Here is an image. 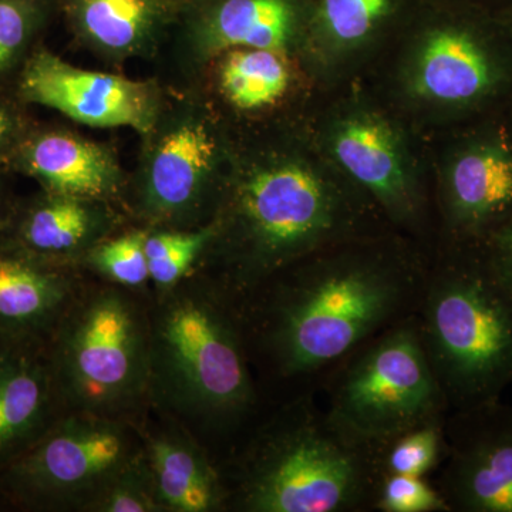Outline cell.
<instances>
[{"mask_svg": "<svg viewBox=\"0 0 512 512\" xmlns=\"http://www.w3.org/2000/svg\"><path fill=\"white\" fill-rule=\"evenodd\" d=\"M421 133L510 109L512 23L457 0H417L362 77Z\"/></svg>", "mask_w": 512, "mask_h": 512, "instance_id": "cell-3", "label": "cell"}, {"mask_svg": "<svg viewBox=\"0 0 512 512\" xmlns=\"http://www.w3.org/2000/svg\"><path fill=\"white\" fill-rule=\"evenodd\" d=\"M306 123L323 154L387 224L433 252L437 224L426 134L362 80L320 90Z\"/></svg>", "mask_w": 512, "mask_h": 512, "instance_id": "cell-7", "label": "cell"}, {"mask_svg": "<svg viewBox=\"0 0 512 512\" xmlns=\"http://www.w3.org/2000/svg\"><path fill=\"white\" fill-rule=\"evenodd\" d=\"M144 137L123 208L144 228L194 229L210 224L234 150V128L207 94L165 100Z\"/></svg>", "mask_w": 512, "mask_h": 512, "instance_id": "cell-9", "label": "cell"}, {"mask_svg": "<svg viewBox=\"0 0 512 512\" xmlns=\"http://www.w3.org/2000/svg\"><path fill=\"white\" fill-rule=\"evenodd\" d=\"M146 254L153 295H163L197 274L214 237V224L194 229L147 228Z\"/></svg>", "mask_w": 512, "mask_h": 512, "instance_id": "cell-24", "label": "cell"}, {"mask_svg": "<svg viewBox=\"0 0 512 512\" xmlns=\"http://www.w3.org/2000/svg\"><path fill=\"white\" fill-rule=\"evenodd\" d=\"M313 393L293 397L249 434L224 471L228 510L373 511L379 454L348 439Z\"/></svg>", "mask_w": 512, "mask_h": 512, "instance_id": "cell-5", "label": "cell"}, {"mask_svg": "<svg viewBox=\"0 0 512 512\" xmlns=\"http://www.w3.org/2000/svg\"><path fill=\"white\" fill-rule=\"evenodd\" d=\"M15 94L23 104L59 111L84 126L128 127L141 136L167 100L157 83L82 69L45 47L32 50L20 67Z\"/></svg>", "mask_w": 512, "mask_h": 512, "instance_id": "cell-13", "label": "cell"}, {"mask_svg": "<svg viewBox=\"0 0 512 512\" xmlns=\"http://www.w3.org/2000/svg\"><path fill=\"white\" fill-rule=\"evenodd\" d=\"M457 2L471 3V5L483 6V8L493 9L497 12V0H457Z\"/></svg>", "mask_w": 512, "mask_h": 512, "instance_id": "cell-33", "label": "cell"}, {"mask_svg": "<svg viewBox=\"0 0 512 512\" xmlns=\"http://www.w3.org/2000/svg\"><path fill=\"white\" fill-rule=\"evenodd\" d=\"M64 413L47 345L0 343V468Z\"/></svg>", "mask_w": 512, "mask_h": 512, "instance_id": "cell-21", "label": "cell"}, {"mask_svg": "<svg viewBox=\"0 0 512 512\" xmlns=\"http://www.w3.org/2000/svg\"><path fill=\"white\" fill-rule=\"evenodd\" d=\"M171 420V419H170ZM137 424L158 503L163 512L228 510L224 471L183 424Z\"/></svg>", "mask_w": 512, "mask_h": 512, "instance_id": "cell-22", "label": "cell"}, {"mask_svg": "<svg viewBox=\"0 0 512 512\" xmlns=\"http://www.w3.org/2000/svg\"><path fill=\"white\" fill-rule=\"evenodd\" d=\"M510 113H511V116H512V103H511V106H510Z\"/></svg>", "mask_w": 512, "mask_h": 512, "instance_id": "cell-36", "label": "cell"}, {"mask_svg": "<svg viewBox=\"0 0 512 512\" xmlns=\"http://www.w3.org/2000/svg\"><path fill=\"white\" fill-rule=\"evenodd\" d=\"M141 447L136 421L66 412L0 468V497L19 510L87 512Z\"/></svg>", "mask_w": 512, "mask_h": 512, "instance_id": "cell-11", "label": "cell"}, {"mask_svg": "<svg viewBox=\"0 0 512 512\" xmlns=\"http://www.w3.org/2000/svg\"><path fill=\"white\" fill-rule=\"evenodd\" d=\"M498 13H500V15L503 16V18L507 19L508 22L512 23V3L510 6H507V8L503 10H500V12Z\"/></svg>", "mask_w": 512, "mask_h": 512, "instance_id": "cell-34", "label": "cell"}, {"mask_svg": "<svg viewBox=\"0 0 512 512\" xmlns=\"http://www.w3.org/2000/svg\"><path fill=\"white\" fill-rule=\"evenodd\" d=\"M74 36L111 62L148 56L170 26L178 8L168 0H60Z\"/></svg>", "mask_w": 512, "mask_h": 512, "instance_id": "cell-23", "label": "cell"}, {"mask_svg": "<svg viewBox=\"0 0 512 512\" xmlns=\"http://www.w3.org/2000/svg\"><path fill=\"white\" fill-rule=\"evenodd\" d=\"M87 512H163L144 458L143 447L140 454L94 498Z\"/></svg>", "mask_w": 512, "mask_h": 512, "instance_id": "cell-28", "label": "cell"}, {"mask_svg": "<svg viewBox=\"0 0 512 512\" xmlns=\"http://www.w3.org/2000/svg\"><path fill=\"white\" fill-rule=\"evenodd\" d=\"M414 315L450 412L501 399L512 384V288L480 244L434 248Z\"/></svg>", "mask_w": 512, "mask_h": 512, "instance_id": "cell-6", "label": "cell"}, {"mask_svg": "<svg viewBox=\"0 0 512 512\" xmlns=\"http://www.w3.org/2000/svg\"><path fill=\"white\" fill-rule=\"evenodd\" d=\"M447 454L431 481L450 512H512V407L451 410Z\"/></svg>", "mask_w": 512, "mask_h": 512, "instance_id": "cell-15", "label": "cell"}, {"mask_svg": "<svg viewBox=\"0 0 512 512\" xmlns=\"http://www.w3.org/2000/svg\"><path fill=\"white\" fill-rule=\"evenodd\" d=\"M22 106L18 97L0 93V171H9L13 154L33 128Z\"/></svg>", "mask_w": 512, "mask_h": 512, "instance_id": "cell-30", "label": "cell"}, {"mask_svg": "<svg viewBox=\"0 0 512 512\" xmlns=\"http://www.w3.org/2000/svg\"><path fill=\"white\" fill-rule=\"evenodd\" d=\"M247 333L237 303L194 274L150 303L148 404L201 434L229 437L258 410Z\"/></svg>", "mask_w": 512, "mask_h": 512, "instance_id": "cell-4", "label": "cell"}, {"mask_svg": "<svg viewBox=\"0 0 512 512\" xmlns=\"http://www.w3.org/2000/svg\"><path fill=\"white\" fill-rule=\"evenodd\" d=\"M444 426L446 420L433 421L390 440L379 453L382 474L429 477L436 473L447 454Z\"/></svg>", "mask_w": 512, "mask_h": 512, "instance_id": "cell-26", "label": "cell"}, {"mask_svg": "<svg viewBox=\"0 0 512 512\" xmlns=\"http://www.w3.org/2000/svg\"><path fill=\"white\" fill-rule=\"evenodd\" d=\"M320 382L329 419L348 439L377 454L399 434L446 420L450 412L416 315L366 340Z\"/></svg>", "mask_w": 512, "mask_h": 512, "instance_id": "cell-10", "label": "cell"}, {"mask_svg": "<svg viewBox=\"0 0 512 512\" xmlns=\"http://www.w3.org/2000/svg\"><path fill=\"white\" fill-rule=\"evenodd\" d=\"M417 0H313L302 62L320 89L365 76Z\"/></svg>", "mask_w": 512, "mask_h": 512, "instance_id": "cell-17", "label": "cell"}, {"mask_svg": "<svg viewBox=\"0 0 512 512\" xmlns=\"http://www.w3.org/2000/svg\"><path fill=\"white\" fill-rule=\"evenodd\" d=\"M312 8L313 0H187L175 23L185 56L200 74L212 57L235 47L279 50L301 59Z\"/></svg>", "mask_w": 512, "mask_h": 512, "instance_id": "cell-16", "label": "cell"}, {"mask_svg": "<svg viewBox=\"0 0 512 512\" xmlns=\"http://www.w3.org/2000/svg\"><path fill=\"white\" fill-rule=\"evenodd\" d=\"M373 511L450 512L439 490L427 477L382 474Z\"/></svg>", "mask_w": 512, "mask_h": 512, "instance_id": "cell-29", "label": "cell"}, {"mask_svg": "<svg viewBox=\"0 0 512 512\" xmlns=\"http://www.w3.org/2000/svg\"><path fill=\"white\" fill-rule=\"evenodd\" d=\"M147 231L140 225L121 229L84 256L80 268L97 281L146 295L151 286Z\"/></svg>", "mask_w": 512, "mask_h": 512, "instance_id": "cell-25", "label": "cell"}, {"mask_svg": "<svg viewBox=\"0 0 512 512\" xmlns=\"http://www.w3.org/2000/svg\"><path fill=\"white\" fill-rule=\"evenodd\" d=\"M198 76L234 130L306 119L322 90L299 57L255 47L225 50Z\"/></svg>", "mask_w": 512, "mask_h": 512, "instance_id": "cell-14", "label": "cell"}, {"mask_svg": "<svg viewBox=\"0 0 512 512\" xmlns=\"http://www.w3.org/2000/svg\"><path fill=\"white\" fill-rule=\"evenodd\" d=\"M491 264L512 288V218L480 242Z\"/></svg>", "mask_w": 512, "mask_h": 512, "instance_id": "cell-31", "label": "cell"}, {"mask_svg": "<svg viewBox=\"0 0 512 512\" xmlns=\"http://www.w3.org/2000/svg\"><path fill=\"white\" fill-rule=\"evenodd\" d=\"M130 221L113 202L42 190L18 201L5 238L53 264L80 268L84 256Z\"/></svg>", "mask_w": 512, "mask_h": 512, "instance_id": "cell-20", "label": "cell"}, {"mask_svg": "<svg viewBox=\"0 0 512 512\" xmlns=\"http://www.w3.org/2000/svg\"><path fill=\"white\" fill-rule=\"evenodd\" d=\"M50 0H0V80L20 69L45 28Z\"/></svg>", "mask_w": 512, "mask_h": 512, "instance_id": "cell-27", "label": "cell"}, {"mask_svg": "<svg viewBox=\"0 0 512 512\" xmlns=\"http://www.w3.org/2000/svg\"><path fill=\"white\" fill-rule=\"evenodd\" d=\"M9 171L32 178L43 191L120 207L128 184L113 148L59 127L33 126L13 154Z\"/></svg>", "mask_w": 512, "mask_h": 512, "instance_id": "cell-19", "label": "cell"}, {"mask_svg": "<svg viewBox=\"0 0 512 512\" xmlns=\"http://www.w3.org/2000/svg\"><path fill=\"white\" fill-rule=\"evenodd\" d=\"M214 237L198 274L241 306L299 259L336 242L394 231L323 154L306 119L234 130Z\"/></svg>", "mask_w": 512, "mask_h": 512, "instance_id": "cell-1", "label": "cell"}, {"mask_svg": "<svg viewBox=\"0 0 512 512\" xmlns=\"http://www.w3.org/2000/svg\"><path fill=\"white\" fill-rule=\"evenodd\" d=\"M168 2H173L175 5H183L184 2H187V0H168Z\"/></svg>", "mask_w": 512, "mask_h": 512, "instance_id": "cell-35", "label": "cell"}, {"mask_svg": "<svg viewBox=\"0 0 512 512\" xmlns=\"http://www.w3.org/2000/svg\"><path fill=\"white\" fill-rule=\"evenodd\" d=\"M427 138L437 245L480 244L512 218L510 109Z\"/></svg>", "mask_w": 512, "mask_h": 512, "instance_id": "cell-12", "label": "cell"}, {"mask_svg": "<svg viewBox=\"0 0 512 512\" xmlns=\"http://www.w3.org/2000/svg\"><path fill=\"white\" fill-rule=\"evenodd\" d=\"M47 355L64 412L136 421L148 404L150 303L143 293L87 281Z\"/></svg>", "mask_w": 512, "mask_h": 512, "instance_id": "cell-8", "label": "cell"}, {"mask_svg": "<svg viewBox=\"0 0 512 512\" xmlns=\"http://www.w3.org/2000/svg\"><path fill=\"white\" fill-rule=\"evenodd\" d=\"M430 256L384 231L299 259L239 306L249 355L255 349L286 382H320L366 340L416 313Z\"/></svg>", "mask_w": 512, "mask_h": 512, "instance_id": "cell-2", "label": "cell"}, {"mask_svg": "<svg viewBox=\"0 0 512 512\" xmlns=\"http://www.w3.org/2000/svg\"><path fill=\"white\" fill-rule=\"evenodd\" d=\"M6 173L8 171H0V239L5 237L6 232H8L13 212H15L16 204H18V200L12 197L8 184H6Z\"/></svg>", "mask_w": 512, "mask_h": 512, "instance_id": "cell-32", "label": "cell"}, {"mask_svg": "<svg viewBox=\"0 0 512 512\" xmlns=\"http://www.w3.org/2000/svg\"><path fill=\"white\" fill-rule=\"evenodd\" d=\"M86 276L0 239V343L47 345Z\"/></svg>", "mask_w": 512, "mask_h": 512, "instance_id": "cell-18", "label": "cell"}]
</instances>
